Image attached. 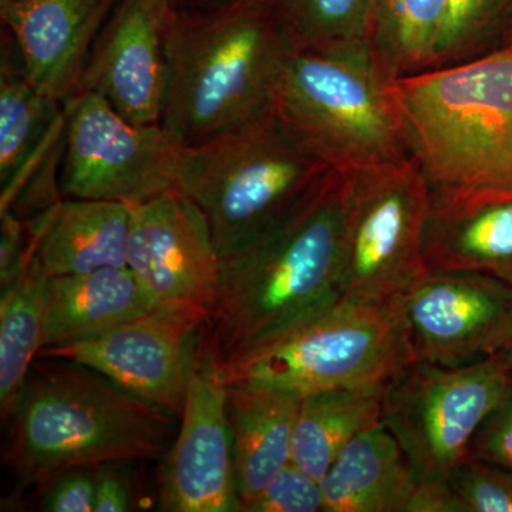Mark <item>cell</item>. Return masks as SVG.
<instances>
[{
    "mask_svg": "<svg viewBox=\"0 0 512 512\" xmlns=\"http://www.w3.org/2000/svg\"><path fill=\"white\" fill-rule=\"evenodd\" d=\"M343 174L328 170L281 221L220 259L197 346L224 372L335 308L342 298Z\"/></svg>",
    "mask_w": 512,
    "mask_h": 512,
    "instance_id": "obj_1",
    "label": "cell"
},
{
    "mask_svg": "<svg viewBox=\"0 0 512 512\" xmlns=\"http://www.w3.org/2000/svg\"><path fill=\"white\" fill-rule=\"evenodd\" d=\"M291 53L268 0L175 8L160 126L191 147L271 113Z\"/></svg>",
    "mask_w": 512,
    "mask_h": 512,
    "instance_id": "obj_2",
    "label": "cell"
},
{
    "mask_svg": "<svg viewBox=\"0 0 512 512\" xmlns=\"http://www.w3.org/2000/svg\"><path fill=\"white\" fill-rule=\"evenodd\" d=\"M170 414L82 363L37 357L3 460L25 487L70 467L150 460L165 453Z\"/></svg>",
    "mask_w": 512,
    "mask_h": 512,
    "instance_id": "obj_3",
    "label": "cell"
},
{
    "mask_svg": "<svg viewBox=\"0 0 512 512\" xmlns=\"http://www.w3.org/2000/svg\"><path fill=\"white\" fill-rule=\"evenodd\" d=\"M431 192L512 197V49L393 80Z\"/></svg>",
    "mask_w": 512,
    "mask_h": 512,
    "instance_id": "obj_4",
    "label": "cell"
},
{
    "mask_svg": "<svg viewBox=\"0 0 512 512\" xmlns=\"http://www.w3.org/2000/svg\"><path fill=\"white\" fill-rule=\"evenodd\" d=\"M392 76L369 40L292 52L272 114L293 143L339 173L413 158Z\"/></svg>",
    "mask_w": 512,
    "mask_h": 512,
    "instance_id": "obj_5",
    "label": "cell"
},
{
    "mask_svg": "<svg viewBox=\"0 0 512 512\" xmlns=\"http://www.w3.org/2000/svg\"><path fill=\"white\" fill-rule=\"evenodd\" d=\"M328 170L293 143L271 111L181 147L177 190L204 214L221 259L281 221Z\"/></svg>",
    "mask_w": 512,
    "mask_h": 512,
    "instance_id": "obj_6",
    "label": "cell"
},
{
    "mask_svg": "<svg viewBox=\"0 0 512 512\" xmlns=\"http://www.w3.org/2000/svg\"><path fill=\"white\" fill-rule=\"evenodd\" d=\"M402 296L379 303L339 302L271 348L220 372L241 386L296 394L384 387L413 362Z\"/></svg>",
    "mask_w": 512,
    "mask_h": 512,
    "instance_id": "obj_7",
    "label": "cell"
},
{
    "mask_svg": "<svg viewBox=\"0 0 512 512\" xmlns=\"http://www.w3.org/2000/svg\"><path fill=\"white\" fill-rule=\"evenodd\" d=\"M342 174L340 302L400 298L427 271L429 181L414 158Z\"/></svg>",
    "mask_w": 512,
    "mask_h": 512,
    "instance_id": "obj_8",
    "label": "cell"
},
{
    "mask_svg": "<svg viewBox=\"0 0 512 512\" xmlns=\"http://www.w3.org/2000/svg\"><path fill=\"white\" fill-rule=\"evenodd\" d=\"M511 383L500 355L466 367L413 360L384 386L382 421L417 480H448Z\"/></svg>",
    "mask_w": 512,
    "mask_h": 512,
    "instance_id": "obj_9",
    "label": "cell"
},
{
    "mask_svg": "<svg viewBox=\"0 0 512 512\" xmlns=\"http://www.w3.org/2000/svg\"><path fill=\"white\" fill-rule=\"evenodd\" d=\"M57 185L63 198L133 204L177 188L181 146L161 126H137L99 94L63 103Z\"/></svg>",
    "mask_w": 512,
    "mask_h": 512,
    "instance_id": "obj_10",
    "label": "cell"
},
{
    "mask_svg": "<svg viewBox=\"0 0 512 512\" xmlns=\"http://www.w3.org/2000/svg\"><path fill=\"white\" fill-rule=\"evenodd\" d=\"M127 266L154 309L204 325L217 295L220 256L200 208L180 190L131 204Z\"/></svg>",
    "mask_w": 512,
    "mask_h": 512,
    "instance_id": "obj_11",
    "label": "cell"
},
{
    "mask_svg": "<svg viewBox=\"0 0 512 512\" xmlns=\"http://www.w3.org/2000/svg\"><path fill=\"white\" fill-rule=\"evenodd\" d=\"M413 359L466 367L512 340V286L473 272L426 271L402 296Z\"/></svg>",
    "mask_w": 512,
    "mask_h": 512,
    "instance_id": "obj_12",
    "label": "cell"
},
{
    "mask_svg": "<svg viewBox=\"0 0 512 512\" xmlns=\"http://www.w3.org/2000/svg\"><path fill=\"white\" fill-rule=\"evenodd\" d=\"M201 328L185 313L154 309L94 338L43 348L37 357L82 363L126 392L181 416Z\"/></svg>",
    "mask_w": 512,
    "mask_h": 512,
    "instance_id": "obj_13",
    "label": "cell"
},
{
    "mask_svg": "<svg viewBox=\"0 0 512 512\" xmlns=\"http://www.w3.org/2000/svg\"><path fill=\"white\" fill-rule=\"evenodd\" d=\"M177 440L160 476V511L239 512L227 384L207 353L195 346Z\"/></svg>",
    "mask_w": 512,
    "mask_h": 512,
    "instance_id": "obj_14",
    "label": "cell"
},
{
    "mask_svg": "<svg viewBox=\"0 0 512 512\" xmlns=\"http://www.w3.org/2000/svg\"><path fill=\"white\" fill-rule=\"evenodd\" d=\"M174 9L168 0H117L90 49L77 92L99 94L137 126H160Z\"/></svg>",
    "mask_w": 512,
    "mask_h": 512,
    "instance_id": "obj_15",
    "label": "cell"
},
{
    "mask_svg": "<svg viewBox=\"0 0 512 512\" xmlns=\"http://www.w3.org/2000/svg\"><path fill=\"white\" fill-rule=\"evenodd\" d=\"M117 0H13L0 18L15 40L30 83L66 101L79 90L94 40Z\"/></svg>",
    "mask_w": 512,
    "mask_h": 512,
    "instance_id": "obj_16",
    "label": "cell"
},
{
    "mask_svg": "<svg viewBox=\"0 0 512 512\" xmlns=\"http://www.w3.org/2000/svg\"><path fill=\"white\" fill-rule=\"evenodd\" d=\"M427 271L473 272L512 286V197L431 192Z\"/></svg>",
    "mask_w": 512,
    "mask_h": 512,
    "instance_id": "obj_17",
    "label": "cell"
},
{
    "mask_svg": "<svg viewBox=\"0 0 512 512\" xmlns=\"http://www.w3.org/2000/svg\"><path fill=\"white\" fill-rule=\"evenodd\" d=\"M131 218L128 202L62 198L26 221L40 264L59 276L127 266Z\"/></svg>",
    "mask_w": 512,
    "mask_h": 512,
    "instance_id": "obj_18",
    "label": "cell"
},
{
    "mask_svg": "<svg viewBox=\"0 0 512 512\" xmlns=\"http://www.w3.org/2000/svg\"><path fill=\"white\" fill-rule=\"evenodd\" d=\"M301 394L268 387L227 386L239 510L255 500L291 463L292 436Z\"/></svg>",
    "mask_w": 512,
    "mask_h": 512,
    "instance_id": "obj_19",
    "label": "cell"
},
{
    "mask_svg": "<svg viewBox=\"0 0 512 512\" xmlns=\"http://www.w3.org/2000/svg\"><path fill=\"white\" fill-rule=\"evenodd\" d=\"M151 311L150 296L128 266L49 276L43 348L94 338Z\"/></svg>",
    "mask_w": 512,
    "mask_h": 512,
    "instance_id": "obj_20",
    "label": "cell"
},
{
    "mask_svg": "<svg viewBox=\"0 0 512 512\" xmlns=\"http://www.w3.org/2000/svg\"><path fill=\"white\" fill-rule=\"evenodd\" d=\"M416 483L382 420L357 434L320 480L325 512H406Z\"/></svg>",
    "mask_w": 512,
    "mask_h": 512,
    "instance_id": "obj_21",
    "label": "cell"
},
{
    "mask_svg": "<svg viewBox=\"0 0 512 512\" xmlns=\"http://www.w3.org/2000/svg\"><path fill=\"white\" fill-rule=\"evenodd\" d=\"M8 49V47H6ZM3 47L0 64V184L18 190L62 144L64 106L36 89Z\"/></svg>",
    "mask_w": 512,
    "mask_h": 512,
    "instance_id": "obj_22",
    "label": "cell"
},
{
    "mask_svg": "<svg viewBox=\"0 0 512 512\" xmlns=\"http://www.w3.org/2000/svg\"><path fill=\"white\" fill-rule=\"evenodd\" d=\"M384 387H345L302 396L291 461L316 480L357 434L382 420Z\"/></svg>",
    "mask_w": 512,
    "mask_h": 512,
    "instance_id": "obj_23",
    "label": "cell"
},
{
    "mask_svg": "<svg viewBox=\"0 0 512 512\" xmlns=\"http://www.w3.org/2000/svg\"><path fill=\"white\" fill-rule=\"evenodd\" d=\"M49 275L36 254V241L19 275L2 286L0 298V409L9 420L43 349L45 293Z\"/></svg>",
    "mask_w": 512,
    "mask_h": 512,
    "instance_id": "obj_24",
    "label": "cell"
},
{
    "mask_svg": "<svg viewBox=\"0 0 512 512\" xmlns=\"http://www.w3.org/2000/svg\"><path fill=\"white\" fill-rule=\"evenodd\" d=\"M447 0H375L369 42L393 79L433 67Z\"/></svg>",
    "mask_w": 512,
    "mask_h": 512,
    "instance_id": "obj_25",
    "label": "cell"
},
{
    "mask_svg": "<svg viewBox=\"0 0 512 512\" xmlns=\"http://www.w3.org/2000/svg\"><path fill=\"white\" fill-rule=\"evenodd\" d=\"M375 0H268L292 52L369 40Z\"/></svg>",
    "mask_w": 512,
    "mask_h": 512,
    "instance_id": "obj_26",
    "label": "cell"
},
{
    "mask_svg": "<svg viewBox=\"0 0 512 512\" xmlns=\"http://www.w3.org/2000/svg\"><path fill=\"white\" fill-rule=\"evenodd\" d=\"M511 12L512 0H447L431 69L471 62L500 49Z\"/></svg>",
    "mask_w": 512,
    "mask_h": 512,
    "instance_id": "obj_27",
    "label": "cell"
},
{
    "mask_svg": "<svg viewBox=\"0 0 512 512\" xmlns=\"http://www.w3.org/2000/svg\"><path fill=\"white\" fill-rule=\"evenodd\" d=\"M448 483L466 512H512V470L468 456Z\"/></svg>",
    "mask_w": 512,
    "mask_h": 512,
    "instance_id": "obj_28",
    "label": "cell"
},
{
    "mask_svg": "<svg viewBox=\"0 0 512 512\" xmlns=\"http://www.w3.org/2000/svg\"><path fill=\"white\" fill-rule=\"evenodd\" d=\"M325 511L320 481L295 464H286L255 500L239 512H319Z\"/></svg>",
    "mask_w": 512,
    "mask_h": 512,
    "instance_id": "obj_29",
    "label": "cell"
},
{
    "mask_svg": "<svg viewBox=\"0 0 512 512\" xmlns=\"http://www.w3.org/2000/svg\"><path fill=\"white\" fill-rule=\"evenodd\" d=\"M94 468L70 467L39 485L42 510L49 512H94Z\"/></svg>",
    "mask_w": 512,
    "mask_h": 512,
    "instance_id": "obj_30",
    "label": "cell"
},
{
    "mask_svg": "<svg viewBox=\"0 0 512 512\" xmlns=\"http://www.w3.org/2000/svg\"><path fill=\"white\" fill-rule=\"evenodd\" d=\"M470 457L512 470V383L474 436Z\"/></svg>",
    "mask_w": 512,
    "mask_h": 512,
    "instance_id": "obj_31",
    "label": "cell"
},
{
    "mask_svg": "<svg viewBox=\"0 0 512 512\" xmlns=\"http://www.w3.org/2000/svg\"><path fill=\"white\" fill-rule=\"evenodd\" d=\"M131 461H109L94 468V512L136 510V491L126 471Z\"/></svg>",
    "mask_w": 512,
    "mask_h": 512,
    "instance_id": "obj_32",
    "label": "cell"
},
{
    "mask_svg": "<svg viewBox=\"0 0 512 512\" xmlns=\"http://www.w3.org/2000/svg\"><path fill=\"white\" fill-rule=\"evenodd\" d=\"M406 512H466L448 480H417Z\"/></svg>",
    "mask_w": 512,
    "mask_h": 512,
    "instance_id": "obj_33",
    "label": "cell"
},
{
    "mask_svg": "<svg viewBox=\"0 0 512 512\" xmlns=\"http://www.w3.org/2000/svg\"><path fill=\"white\" fill-rule=\"evenodd\" d=\"M228 0H175V8H204V6L220 5Z\"/></svg>",
    "mask_w": 512,
    "mask_h": 512,
    "instance_id": "obj_34",
    "label": "cell"
},
{
    "mask_svg": "<svg viewBox=\"0 0 512 512\" xmlns=\"http://www.w3.org/2000/svg\"><path fill=\"white\" fill-rule=\"evenodd\" d=\"M501 47H511L512 49V12L510 16V22H508L507 30H505L503 46Z\"/></svg>",
    "mask_w": 512,
    "mask_h": 512,
    "instance_id": "obj_35",
    "label": "cell"
},
{
    "mask_svg": "<svg viewBox=\"0 0 512 512\" xmlns=\"http://www.w3.org/2000/svg\"><path fill=\"white\" fill-rule=\"evenodd\" d=\"M503 357L505 359V362L508 363V366H510L512 372V340L510 345H508V348L504 350Z\"/></svg>",
    "mask_w": 512,
    "mask_h": 512,
    "instance_id": "obj_36",
    "label": "cell"
},
{
    "mask_svg": "<svg viewBox=\"0 0 512 512\" xmlns=\"http://www.w3.org/2000/svg\"><path fill=\"white\" fill-rule=\"evenodd\" d=\"M8 2H13V0H0V3H8Z\"/></svg>",
    "mask_w": 512,
    "mask_h": 512,
    "instance_id": "obj_37",
    "label": "cell"
},
{
    "mask_svg": "<svg viewBox=\"0 0 512 512\" xmlns=\"http://www.w3.org/2000/svg\"><path fill=\"white\" fill-rule=\"evenodd\" d=\"M168 2H170V3H171V5H173V6H174V8H175V0H168Z\"/></svg>",
    "mask_w": 512,
    "mask_h": 512,
    "instance_id": "obj_38",
    "label": "cell"
}]
</instances>
